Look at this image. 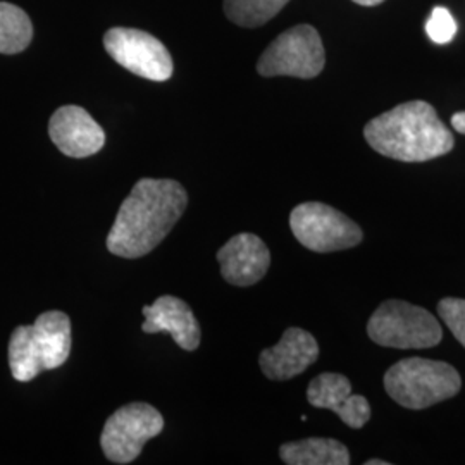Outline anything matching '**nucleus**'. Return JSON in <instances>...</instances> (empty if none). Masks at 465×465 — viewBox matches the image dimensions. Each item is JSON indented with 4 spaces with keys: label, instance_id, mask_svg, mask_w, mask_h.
<instances>
[{
    "label": "nucleus",
    "instance_id": "nucleus-16",
    "mask_svg": "<svg viewBox=\"0 0 465 465\" xmlns=\"http://www.w3.org/2000/svg\"><path fill=\"white\" fill-rule=\"evenodd\" d=\"M34 25L28 15L9 2H0V54H17L30 45Z\"/></svg>",
    "mask_w": 465,
    "mask_h": 465
},
{
    "label": "nucleus",
    "instance_id": "nucleus-13",
    "mask_svg": "<svg viewBox=\"0 0 465 465\" xmlns=\"http://www.w3.org/2000/svg\"><path fill=\"white\" fill-rule=\"evenodd\" d=\"M319 357V345L311 332L300 328H288L282 340L264 350L259 364L266 378L272 381H286L312 366Z\"/></svg>",
    "mask_w": 465,
    "mask_h": 465
},
{
    "label": "nucleus",
    "instance_id": "nucleus-15",
    "mask_svg": "<svg viewBox=\"0 0 465 465\" xmlns=\"http://www.w3.org/2000/svg\"><path fill=\"white\" fill-rule=\"evenodd\" d=\"M282 462L288 465H349V449L331 438H307L284 443L280 449Z\"/></svg>",
    "mask_w": 465,
    "mask_h": 465
},
{
    "label": "nucleus",
    "instance_id": "nucleus-19",
    "mask_svg": "<svg viewBox=\"0 0 465 465\" xmlns=\"http://www.w3.org/2000/svg\"><path fill=\"white\" fill-rule=\"evenodd\" d=\"M426 34L434 44H449L457 34V23L445 7H434L426 23Z\"/></svg>",
    "mask_w": 465,
    "mask_h": 465
},
{
    "label": "nucleus",
    "instance_id": "nucleus-1",
    "mask_svg": "<svg viewBox=\"0 0 465 465\" xmlns=\"http://www.w3.org/2000/svg\"><path fill=\"white\" fill-rule=\"evenodd\" d=\"M186 205V190L178 182L140 180L117 211L107 234V250L124 259L147 255L164 242Z\"/></svg>",
    "mask_w": 465,
    "mask_h": 465
},
{
    "label": "nucleus",
    "instance_id": "nucleus-3",
    "mask_svg": "<svg viewBox=\"0 0 465 465\" xmlns=\"http://www.w3.org/2000/svg\"><path fill=\"white\" fill-rule=\"evenodd\" d=\"M71 353V321L49 311L32 326H19L9 341V367L16 381L35 380L40 372L63 366Z\"/></svg>",
    "mask_w": 465,
    "mask_h": 465
},
{
    "label": "nucleus",
    "instance_id": "nucleus-10",
    "mask_svg": "<svg viewBox=\"0 0 465 465\" xmlns=\"http://www.w3.org/2000/svg\"><path fill=\"white\" fill-rule=\"evenodd\" d=\"M49 134L54 145L67 157L84 159L105 145V134L84 107L64 105L50 117Z\"/></svg>",
    "mask_w": 465,
    "mask_h": 465
},
{
    "label": "nucleus",
    "instance_id": "nucleus-2",
    "mask_svg": "<svg viewBox=\"0 0 465 465\" xmlns=\"http://www.w3.org/2000/svg\"><path fill=\"white\" fill-rule=\"evenodd\" d=\"M364 136L378 153L401 163H426L455 147L453 134L424 100L400 104L371 119Z\"/></svg>",
    "mask_w": 465,
    "mask_h": 465
},
{
    "label": "nucleus",
    "instance_id": "nucleus-22",
    "mask_svg": "<svg viewBox=\"0 0 465 465\" xmlns=\"http://www.w3.org/2000/svg\"><path fill=\"white\" fill-rule=\"evenodd\" d=\"M366 465H388V462H384V460H374V459H371V460H367Z\"/></svg>",
    "mask_w": 465,
    "mask_h": 465
},
{
    "label": "nucleus",
    "instance_id": "nucleus-5",
    "mask_svg": "<svg viewBox=\"0 0 465 465\" xmlns=\"http://www.w3.org/2000/svg\"><path fill=\"white\" fill-rule=\"evenodd\" d=\"M369 338L388 349L422 350L443 340L440 321L430 311L403 300H386L367 322Z\"/></svg>",
    "mask_w": 465,
    "mask_h": 465
},
{
    "label": "nucleus",
    "instance_id": "nucleus-7",
    "mask_svg": "<svg viewBox=\"0 0 465 465\" xmlns=\"http://www.w3.org/2000/svg\"><path fill=\"white\" fill-rule=\"evenodd\" d=\"M290 228L305 249L317 253L353 249L364 232L350 217L321 202H305L290 214Z\"/></svg>",
    "mask_w": 465,
    "mask_h": 465
},
{
    "label": "nucleus",
    "instance_id": "nucleus-14",
    "mask_svg": "<svg viewBox=\"0 0 465 465\" xmlns=\"http://www.w3.org/2000/svg\"><path fill=\"white\" fill-rule=\"evenodd\" d=\"M145 322L142 330L149 334L169 332L180 349L193 351L199 349L202 332L200 324L190 305L178 297L164 295L152 305L142 309Z\"/></svg>",
    "mask_w": 465,
    "mask_h": 465
},
{
    "label": "nucleus",
    "instance_id": "nucleus-6",
    "mask_svg": "<svg viewBox=\"0 0 465 465\" xmlns=\"http://www.w3.org/2000/svg\"><path fill=\"white\" fill-rule=\"evenodd\" d=\"M326 64V52L316 28L299 25L280 35L259 59L261 76H295L302 80L316 78Z\"/></svg>",
    "mask_w": 465,
    "mask_h": 465
},
{
    "label": "nucleus",
    "instance_id": "nucleus-9",
    "mask_svg": "<svg viewBox=\"0 0 465 465\" xmlns=\"http://www.w3.org/2000/svg\"><path fill=\"white\" fill-rule=\"evenodd\" d=\"M104 47L119 66L150 82L173 76V57L161 40L134 28H113L104 36Z\"/></svg>",
    "mask_w": 465,
    "mask_h": 465
},
{
    "label": "nucleus",
    "instance_id": "nucleus-12",
    "mask_svg": "<svg viewBox=\"0 0 465 465\" xmlns=\"http://www.w3.org/2000/svg\"><path fill=\"white\" fill-rule=\"evenodd\" d=\"M217 261L223 278L230 284L252 286L266 276L271 266V252L259 236L242 232L219 249Z\"/></svg>",
    "mask_w": 465,
    "mask_h": 465
},
{
    "label": "nucleus",
    "instance_id": "nucleus-21",
    "mask_svg": "<svg viewBox=\"0 0 465 465\" xmlns=\"http://www.w3.org/2000/svg\"><path fill=\"white\" fill-rule=\"evenodd\" d=\"M355 4H359V5H367V7H372V5H378V4H381L384 0H353Z\"/></svg>",
    "mask_w": 465,
    "mask_h": 465
},
{
    "label": "nucleus",
    "instance_id": "nucleus-20",
    "mask_svg": "<svg viewBox=\"0 0 465 465\" xmlns=\"http://www.w3.org/2000/svg\"><path fill=\"white\" fill-rule=\"evenodd\" d=\"M451 126L455 128V132L465 134V113H455L451 116Z\"/></svg>",
    "mask_w": 465,
    "mask_h": 465
},
{
    "label": "nucleus",
    "instance_id": "nucleus-18",
    "mask_svg": "<svg viewBox=\"0 0 465 465\" xmlns=\"http://www.w3.org/2000/svg\"><path fill=\"white\" fill-rule=\"evenodd\" d=\"M438 314L465 349V300L451 297L441 300L438 303Z\"/></svg>",
    "mask_w": 465,
    "mask_h": 465
},
{
    "label": "nucleus",
    "instance_id": "nucleus-8",
    "mask_svg": "<svg viewBox=\"0 0 465 465\" xmlns=\"http://www.w3.org/2000/svg\"><path fill=\"white\" fill-rule=\"evenodd\" d=\"M163 428L164 417L157 409L143 401H134L117 409L107 419L100 434V447L111 462L130 464L149 440L163 432Z\"/></svg>",
    "mask_w": 465,
    "mask_h": 465
},
{
    "label": "nucleus",
    "instance_id": "nucleus-4",
    "mask_svg": "<svg viewBox=\"0 0 465 465\" xmlns=\"http://www.w3.org/2000/svg\"><path fill=\"white\" fill-rule=\"evenodd\" d=\"M462 388L455 367L441 361L403 359L384 374V390L399 405L422 411L440 401L453 399Z\"/></svg>",
    "mask_w": 465,
    "mask_h": 465
},
{
    "label": "nucleus",
    "instance_id": "nucleus-11",
    "mask_svg": "<svg viewBox=\"0 0 465 465\" xmlns=\"http://www.w3.org/2000/svg\"><path fill=\"white\" fill-rule=\"evenodd\" d=\"M307 400L312 407L334 412L351 430L364 428L371 419V405L366 397L351 395V382L343 374H319L309 384Z\"/></svg>",
    "mask_w": 465,
    "mask_h": 465
},
{
    "label": "nucleus",
    "instance_id": "nucleus-17",
    "mask_svg": "<svg viewBox=\"0 0 465 465\" xmlns=\"http://www.w3.org/2000/svg\"><path fill=\"white\" fill-rule=\"evenodd\" d=\"M290 0H224L230 21L243 28H257L276 16Z\"/></svg>",
    "mask_w": 465,
    "mask_h": 465
}]
</instances>
